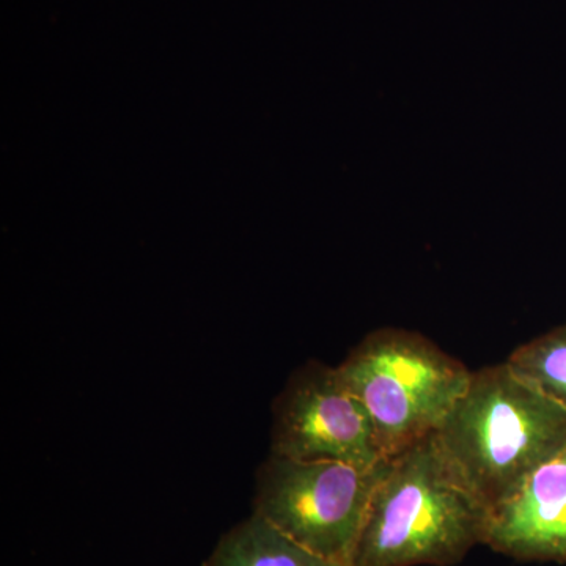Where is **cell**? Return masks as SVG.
<instances>
[{
  "label": "cell",
  "mask_w": 566,
  "mask_h": 566,
  "mask_svg": "<svg viewBox=\"0 0 566 566\" xmlns=\"http://www.w3.org/2000/svg\"><path fill=\"white\" fill-rule=\"evenodd\" d=\"M461 486L488 512L566 447V408L509 364L472 371L471 381L433 431Z\"/></svg>",
  "instance_id": "cell-1"
},
{
  "label": "cell",
  "mask_w": 566,
  "mask_h": 566,
  "mask_svg": "<svg viewBox=\"0 0 566 566\" xmlns=\"http://www.w3.org/2000/svg\"><path fill=\"white\" fill-rule=\"evenodd\" d=\"M490 512L458 483L434 434L392 458L352 566H453L485 545Z\"/></svg>",
  "instance_id": "cell-2"
},
{
  "label": "cell",
  "mask_w": 566,
  "mask_h": 566,
  "mask_svg": "<svg viewBox=\"0 0 566 566\" xmlns=\"http://www.w3.org/2000/svg\"><path fill=\"white\" fill-rule=\"evenodd\" d=\"M394 458L433 433L471 381L472 371L424 335L381 327L337 365Z\"/></svg>",
  "instance_id": "cell-3"
},
{
  "label": "cell",
  "mask_w": 566,
  "mask_h": 566,
  "mask_svg": "<svg viewBox=\"0 0 566 566\" xmlns=\"http://www.w3.org/2000/svg\"><path fill=\"white\" fill-rule=\"evenodd\" d=\"M392 458L375 465L273 455L256 469L252 513L318 556L352 566L354 549Z\"/></svg>",
  "instance_id": "cell-4"
},
{
  "label": "cell",
  "mask_w": 566,
  "mask_h": 566,
  "mask_svg": "<svg viewBox=\"0 0 566 566\" xmlns=\"http://www.w3.org/2000/svg\"><path fill=\"white\" fill-rule=\"evenodd\" d=\"M271 453L297 461L375 465L389 460L374 420L338 367L308 360L273 403Z\"/></svg>",
  "instance_id": "cell-5"
},
{
  "label": "cell",
  "mask_w": 566,
  "mask_h": 566,
  "mask_svg": "<svg viewBox=\"0 0 566 566\" xmlns=\"http://www.w3.org/2000/svg\"><path fill=\"white\" fill-rule=\"evenodd\" d=\"M485 545L520 562L566 564V447L490 513Z\"/></svg>",
  "instance_id": "cell-6"
},
{
  "label": "cell",
  "mask_w": 566,
  "mask_h": 566,
  "mask_svg": "<svg viewBox=\"0 0 566 566\" xmlns=\"http://www.w3.org/2000/svg\"><path fill=\"white\" fill-rule=\"evenodd\" d=\"M202 566H345L318 556L252 513L221 535Z\"/></svg>",
  "instance_id": "cell-7"
},
{
  "label": "cell",
  "mask_w": 566,
  "mask_h": 566,
  "mask_svg": "<svg viewBox=\"0 0 566 566\" xmlns=\"http://www.w3.org/2000/svg\"><path fill=\"white\" fill-rule=\"evenodd\" d=\"M506 364L566 408V323L517 346Z\"/></svg>",
  "instance_id": "cell-8"
}]
</instances>
